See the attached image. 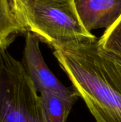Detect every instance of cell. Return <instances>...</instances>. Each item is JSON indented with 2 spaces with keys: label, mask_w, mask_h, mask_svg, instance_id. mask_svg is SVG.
<instances>
[{
  "label": "cell",
  "mask_w": 121,
  "mask_h": 122,
  "mask_svg": "<svg viewBox=\"0 0 121 122\" xmlns=\"http://www.w3.org/2000/svg\"><path fill=\"white\" fill-rule=\"evenodd\" d=\"M78 16L86 29L108 28L121 16V0H75Z\"/></svg>",
  "instance_id": "5"
},
{
  "label": "cell",
  "mask_w": 121,
  "mask_h": 122,
  "mask_svg": "<svg viewBox=\"0 0 121 122\" xmlns=\"http://www.w3.org/2000/svg\"><path fill=\"white\" fill-rule=\"evenodd\" d=\"M53 54L96 122H121V61L98 39L60 45Z\"/></svg>",
  "instance_id": "1"
},
{
  "label": "cell",
  "mask_w": 121,
  "mask_h": 122,
  "mask_svg": "<svg viewBox=\"0 0 121 122\" xmlns=\"http://www.w3.org/2000/svg\"><path fill=\"white\" fill-rule=\"evenodd\" d=\"M48 122H66L71 109L79 98L76 92L71 94L43 92L40 94Z\"/></svg>",
  "instance_id": "7"
},
{
  "label": "cell",
  "mask_w": 121,
  "mask_h": 122,
  "mask_svg": "<svg viewBox=\"0 0 121 122\" xmlns=\"http://www.w3.org/2000/svg\"><path fill=\"white\" fill-rule=\"evenodd\" d=\"M0 122H48L21 62L4 47L0 48Z\"/></svg>",
  "instance_id": "3"
},
{
  "label": "cell",
  "mask_w": 121,
  "mask_h": 122,
  "mask_svg": "<svg viewBox=\"0 0 121 122\" xmlns=\"http://www.w3.org/2000/svg\"><path fill=\"white\" fill-rule=\"evenodd\" d=\"M27 31L15 0H0V48H7L17 34Z\"/></svg>",
  "instance_id": "6"
},
{
  "label": "cell",
  "mask_w": 121,
  "mask_h": 122,
  "mask_svg": "<svg viewBox=\"0 0 121 122\" xmlns=\"http://www.w3.org/2000/svg\"><path fill=\"white\" fill-rule=\"evenodd\" d=\"M40 39L34 33L25 34V45L21 61L37 92L71 94L76 91L64 86L48 69L41 52Z\"/></svg>",
  "instance_id": "4"
},
{
  "label": "cell",
  "mask_w": 121,
  "mask_h": 122,
  "mask_svg": "<svg viewBox=\"0 0 121 122\" xmlns=\"http://www.w3.org/2000/svg\"><path fill=\"white\" fill-rule=\"evenodd\" d=\"M100 48L121 61V16L98 39Z\"/></svg>",
  "instance_id": "8"
},
{
  "label": "cell",
  "mask_w": 121,
  "mask_h": 122,
  "mask_svg": "<svg viewBox=\"0 0 121 122\" xmlns=\"http://www.w3.org/2000/svg\"><path fill=\"white\" fill-rule=\"evenodd\" d=\"M28 31L35 34L52 49L73 42L97 38L83 26L75 0H15Z\"/></svg>",
  "instance_id": "2"
}]
</instances>
